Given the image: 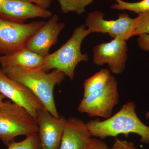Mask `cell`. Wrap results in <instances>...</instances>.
<instances>
[{
  "label": "cell",
  "mask_w": 149,
  "mask_h": 149,
  "mask_svg": "<svg viewBox=\"0 0 149 149\" xmlns=\"http://www.w3.org/2000/svg\"><path fill=\"white\" fill-rule=\"evenodd\" d=\"M45 57L24 47L6 55H0L1 67H16L29 69L42 70Z\"/></svg>",
  "instance_id": "obj_14"
},
{
  "label": "cell",
  "mask_w": 149,
  "mask_h": 149,
  "mask_svg": "<svg viewBox=\"0 0 149 149\" xmlns=\"http://www.w3.org/2000/svg\"><path fill=\"white\" fill-rule=\"evenodd\" d=\"M90 34L85 25L76 27L70 38L61 47L45 57L43 71L47 72L51 70H57L70 80H73L77 64L89 60L88 54L81 52V46L83 40Z\"/></svg>",
  "instance_id": "obj_3"
},
{
  "label": "cell",
  "mask_w": 149,
  "mask_h": 149,
  "mask_svg": "<svg viewBox=\"0 0 149 149\" xmlns=\"http://www.w3.org/2000/svg\"><path fill=\"white\" fill-rule=\"evenodd\" d=\"M4 0H0V6L3 3V2Z\"/></svg>",
  "instance_id": "obj_26"
},
{
  "label": "cell",
  "mask_w": 149,
  "mask_h": 149,
  "mask_svg": "<svg viewBox=\"0 0 149 149\" xmlns=\"http://www.w3.org/2000/svg\"><path fill=\"white\" fill-rule=\"evenodd\" d=\"M0 93L13 102L25 109L37 120V112L42 104L29 88L9 77L0 67Z\"/></svg>",
  "instance_id": "obj_9"
},
{
  "label": "cell",
  "mask_w": 149,
  "mask_h": 149,
  "mask_svg": "<svg viewBox=\"0 0 149 149\" xmlns=\"http://www.w3.org/2000/svg\"><path fill=\"white\" fill-rule=\"evenodd\" d=\"M45 21L18 23L0 18V55L9 54L25 47Z\"/></svg>",
  "instance_id": "obj_5"
},
{
  "label": "cell",
  "mask_w": 149,
  "mask_h": 149,
  "mask_svg": "<svg viewBox=\"0 0 149 149\" xmlns=\"http://www.w3.org/2000/svg\"><path fill=\"white\" fill-rule=\"evenodd\" d=\"M52 12L29 0H4L0 6V18L18 23L29 19L50 18Z\"/></svg>",
  "instance_id": "obj_11"
},
{
  "label": "cell",
  "mask_w": 149,
  "mask_h": 149,
  "mask_svg": "<svg viewBox=\"0 0 149 149\" xmlns=\"http://www.w3.org/2000/svg\"><path fill=\"white\" fill-rule=\"evenodd\" d=\"M58 19L57 15L51 17L30 38L26 47L43 57L49 55L50 49L57 43L58 36L65 26Z\"/></svg>",
  "instance_id": "obj_12"
},
{
  "label": "cell",
  "mask_w": 149,
  "mask_h": 149,
  "mask_svg": "<svg viewBox=\"0 0 149 149\" xmlns=\"http://www.w3.org/2000/svg\"><path fill=\"white\" fill-rule=\"evenodd\" d=\"M110 149H137L132 142L117 139Z\"/></svg>",
  "instance_id": "obj_21"
},
{
  "label": "cell",
  "mask_w": 149,
  "mask_h": 149,
  "mask_svg": "<svg viewBox=\"0 0 149 149\" xmlns=\"http://www.w3.org/2000/svg\"><path fill=\"white\" fill-rule=\"evenodd\" d=\"M146 118H149V111H148V112H147V113H146Z\"/></svg>",
  "instance_id": "obj_25"
},
{
  "label": "cell",
  "mask_w": 149,
  "mask_h": 149,
  "mask_svg": "<svg viewBox=\"0 0 149 149\" xmlns=\"http://www.w3.org/2000/svg\"><path fill=\"white\" fill-rule=\"evenodd\" d=\"M82 149H110V148L104 141L94 137L90 143Z\"/></svg>",
  "instance_id": "obj_20"
},
{
  "label": "cell",
  "mask_w": 149,
  "mask_h": 149,
  "mask_svg": "<svg viewBox=\"0 0 149 149\" xmlns=\"http://www.w3.org/2000/svg\"><path fill=\"white\" fill-rule=\"evenodd\" d=\"M119 100L117 82L112 75L103 88L83 97L77 109L90 117L99 116L107 119L111 116L113 108L118 104Z\"/></svg>",
  "instance_id": "obj_6"
},
{
  "label": "cell",
  "mask_w": 149,
  "mask_h": 149,
  "mask_svg": "<svg viewBox=\"0 0 149 149\" xmlns=\"http://www.w3.org/2000/svg\"><path fill=\"white\" fill-rule=\"evenodd\" d=\"M104 17V14L98 11L88 13L85 25L90 34H108L113 38L117 37L126 41L134 36L136 18H131L126 13L119 14L118 18L115 20H107Z\"/></svg>",
  "instance_id": "obj_7"
},
{
  "label": "cell",
  "mask_w": 149,
  "mask_h": 149,
  "mask_svg": "<svg viewBox=\"0 0 149 149\" xmlns=\"http://www.w3.org/2000/svg\"><path fill=\"white\" fill-rule=\"evenodd\" d=\"M112 76L107 69H102L86 79L84 83V97L104 88Z\"/></svg>",
  "instance_id": "obj_15"
},
{
  "label": "cell",
  "mask_w": 149,
  "mask_h": 149,
  "mask_svg": "<svg viewBox=\"0 0 149 149\" xmlns=\"http://www.w3.org/2000/svg\"><path fill=\"white\" fill-rule=\"evenodd\" d=\"M93 136L87 123L74 117L65 120L59 149H82Z\"/></svg>",
  "instance_id": "obj_13"
},
{
  "label": "cell",
  "mask_w": 149,
  "mask_h": 149,
  "mask_svg": "<svg viewBox=\"0 0 149 149\" xmlns=\"http://www.w3.org/2000/svg\"><path fill=\"white\" fill-rule=\"evenodd\" d=\"M93 62L97 66L107 64L113 73L124 72L128 55L126 40L114 38L111 42L97 45L93 49Z\"/></svg>",
  "instance_id": "obj_8"
},
{
  "label": "cell",
  "mask_w": 149,
  "mask_h": 149,
  "mask_svg": "<svg viewBox=\"0 0 149 149\" xmlns=\"http://www.w3.org/2000/svg\"><path fill=\"white\" fill-rule=\"evenodd\" d=\"M7 146V149H41L38 132L27 136L26 139L20 142L14 141Z\"/></svg>",
  "instance_id": "obj_18"
},
{
  "label": "cell",
  "mask_w": 149,
  "mask_h": 149,
  "mask_svg": "<svg viewBox=\"0 0 149 149\" xmlns=\"http://www.w3.org/2000/svg\"><path fill=\"white\" fill-rule=\"evenodd\" d=\"M66 119L56 117L45 108L37 111V121L41 149H58Z\"/></svg>",
  "instance_id": "obj_10"
},
{
  "label": "cell",
  "mask_w": 149,
  "mask_h": 149,
  "mask_svg": "<svg viewBox=\"0 0 149 149\" xmlns=\"http://www.w3.org/2000/svg\"><path fill=\"white\" fill-rule=\"evenodd\" d=\"M35 4L43 8L48 9L53 0H29Z\"/></svg>",
  "instance_id": "obj_23"
},
{
  "label": "cell",
  "mask_w": 149,
  "mask_h": 149,
  "mask_svg": "<svg viewBox=\"0 0 149 149\" xmlns=\"http://www.w3.org/2000/svg\"><path fill=\"white\" fill-rule=\"evenodd\" d=\"M136 20L134 36L143 34L149 35V11L138 14Z\"/></svg>",
  "instance_id": "obj_19"
},
{
  "label": "cell",
  "mask_w": 149,
  "mask_h": 149,
  "mask_svg": "<svg viewBox=\"0 0 149 149\" xmlns=\"http://www.w3.org/2000/svg\"><path fill=\"white\" fill-rule=\"evenodd\" d=\"M3 72L13 80L29 88L37 96L43 106L54 116H59L54 97L56 85L63 81L65 74L53 70L49 73L41 69H29L16 67H1Z\"/></svg>",
  "instance_id": "obj_1"
},
{
  "label": "cell",
  "mask_w": 149,
  "mask_h": 149,
  "mask_svg": "<svg viewBox=\"0 0 149 149\" xmlns=\"http://www.w3.org/2000/svg\"><path fill=\"white\" fill-rule=\"evenodd\" d=\"M137 39L138 45L142 50L149 52V35L141 34Z\"/></svg>",
  "instance_id": "obj_22"
},
{
  "label": "cell",
  "mask_w": 149,
  "mask_h": 149,
  "mask_svg": "<svg viewBox=\"0 0 149 149\" xmlns=\"http://www.w3.org/2000/svg\"><path fill=\"white\" fill-rule=\"evenodd\" d=\"M5 98H6V97L0 93V108L1 107L3 104L4 102H3V100Z\"/></svg>",
  "instance_id": "obj_24"
},
{
  "label": "cell",
  "mask_w": 149,
  "mask_h": 149,
  "mask_svg": "<svg viewBox=\"0 0 149 149\" xmlns=\"http://www.w3.org/2000/svg\"><path fill=\"white\" fill-rule=\"evenodd\" d=\"M38 132L37 120L27 110L8 100L0 108V140L6 146L15 137Z\"/></svg>",
  "instance_id": "obj_4"
},
{
  "label": "cell",
  "mask_w": 149,
  "mask_h": 149,
  "mask_svg": "<svg viewBox=\"0 0 149 149\" xmlns=\"http://www.w3.org/2000/svg\"><path fill=\"white\" fill-rule=\"evenodd\" d=\"M116 3L111 6L113 9L128 10L138 14L149 11V0H142L137 2H128L122 0H114Z\"/></svg>",
  "instance_id": "obj_17"
},
{
  "label": "cell",
  "mask_w": 149,
  "mask_h": 149,
  "mask_svg": "<svg viewBox=\"0 0 149 149\" xmlns=\"http://www.w3.org/2000/svg\"><path fill=\"white\" fill-rule=\"evenodd\" d=\"M62 12L67 13L74 12L81 15L85 12L86 7L95 0H57Z\"/></svg>",
  "instance_id": "obj_16"
},
{
  "label": "cell",
  "mask_w": 149,
  "mask_h": 149,
  "mask_svg": "<svg viewBox=\"0 0 149 149\" xmlns=\"http://www.w3.org/2000/svg\"><path fill=\"white\" fill-rule=\"evenodd\" d=\"M136 107L135 103L129 102L109 118L102 121L97 118L86 123L92 136L103 139L120 134L127 136L134 133L141 137L142 143L149 144V127L138 117Z\"/></svg>",
  "instance_id": "obj_2"
}]
</instances>
